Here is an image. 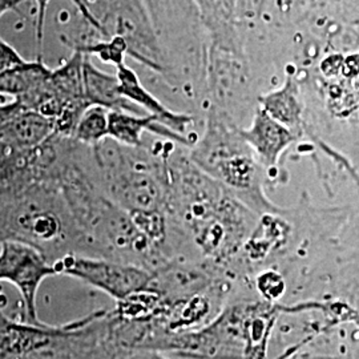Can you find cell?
Returning a JSON list of instances; mask_svg holds the SVG:
<instances>
[{
    "label": "cell",
    "instance_id": "1",
    "mask_svg": "<svg viewBox=\"0 0 359 359\" xmlns=\"http://www.w3.org/2000/svg\"><path fill=\"white\" fill-rule=\"evenodd\" d=\"M57 274L92 285L117 301L149 287L154 274L136 264L68 253L52 262Z\"/></svg>",
    "mask_w": 359,
    "mask_h": 359
},
{
    "label": "cell",
    "instance_id": "2",
    "mask_svg": "<svg viewBox=\"0 0 359 359\" xmlns=\"http://www.w3.org/2000/svg\"><path fill=\"white\" fill-rule=\"evenodd\" d=\"M57 276L46 255L34 245L19 240L0 244V283L13 285L22 297L23 322L41 325L38 318V293L43 281Z\"/></svg>",
    "mask_w": 359,
    "mask_h": 359
},
{
    "label": "cell",
    "instance_id": "3",
    "mask_svg": "<svg viewBox=\"0 0 359 359\" xmlns=\"http://www.w3.org/2000/svg\"><path fill=\"white\" fill-rule=\"evenodd\" d=\"M104 313H95L86 320L65 326H52L47 341L20 357L6 359H102V330L97 323Z\"/></svg>",
    "mask_w": 359,
    "mask_h": 359
},
{
    "label": "cell",
    "instance_id": "4",
    "mask_svg": "<svg viewBox=\"0 0 359 359\" xmlns=\"http://www.w3.org/2000/svg\"><path fill=\"white\" fill-rule=\"evenodd\" d=\"M240 135L265 168L277 167L281 154L295 140L292 129L277 121L261 107L257 109L250 127L241 129Z\"/></svg>",
    "mask_w": 359,
    "mask_h": 359
},
{
    "label": "cell",
    "instance_id": "5",
    "mask_svg": "<svg viewBox=\"0 0 359 359\" xmlns=\"http://www.w3.org/2000/svg\"><path fill=\"white\" fill-rule=\"evenodd\" d=\"M52 130L55 121L35 109L15 103L0 107V137L18 148H32L44 142Z\"/></svg>",
    "mask_w": 359,
    "mask_h": 359
},
{
    "label": "cell",
    "instance_id": "6",
    "mask_svg": "<svg viewBox=\"0 0 359 359\" xmlns=\"http://www.w3.org/2000/svg\"><path fill=\"white\" fill-rule=\"evenodd\" d=\"M116 68V76L120 83V90L128 100L149 112V115L157 116L158 120L170 130L179 135H182L185 132V128L192 121L189 116L173 114L167 109L151 92H148L142 87L137 75L124 63L117 65Z\"/></svg>",
    "mask_w": 359,
    "mask_h": 359
},
{
    "label": "cell",
    "instance_id": "7",
    "mask_svg": "<svg viewBox=\"0 0 359 359\" xmlns=\"http://www.w3.org/2000/svg\"><path fill=\"white\" fill-rule=\"evenodd\" d=\"M83 80L86 99L90 105H99L109 111H124L139 115L142 108L132 103L121 93L117 76H111L97 69L87 59V55L83 62Z\"/></svg>",
    "mask_w": 359,
    "mask_h": 359
},
{
    "label": "cell",
    "instance_id": "8",
    "mask_svg": "<svg viewBox=\"0 0 359 359\" xmlns=\"http://www.w3.org/2000/svg\"><path fill=\"white\" fill-rule=\"evenodd\" d=\"M154 132L163 135L176 142H185L187 140L173 130L167 128L158 117L154 115L142 116L124 111H109L108 115V136L116 142L139 147L142 145V136L144 132Z\"/></svg>",
    "mask_w": 359,
    "mask_h": 359
},
{
    "label": "cell",
    "instance_id": "9",
    "mask_svg": "<svg viewBox=\"0 0 359 359\" xmlns=\"http://www.w3.org/2000/svg\"><path fill=\"white\" fill-rule=\"evenodd\" d=\"M259 107L294 133L301 128L302 105L298 86L292 77L286 80L281 88L261 96Z\"/></svg>",
    "mask_w": 359,
    "mask_h": 359
},
{
    "label": "cell",
    "instance_id": "10",
    "mask_svg": "<svg viewBox=\"0 0 359 359\" xmlns=\"http://www.w3.org/2000/svg\"><path fill=\"white\" fill-rule=\"evenodd\" d=\"M117 302V316L120 320L139 323L149 321L160 311L163 306V297L152 287H147Z\"/></svg>",
    "mask_w": 359,
    "mask_h": 359
},
{
    "label": "cell",
    "instance_id": "11",
    "mask_svg": "<svg viewBox=\"0 0 359 359\" xmlns=\"http://www.w3.org/2000/svg\"><path fill=\"white\" fill-rule=\"evenodd\" d=\"M283 240H285V225L280 219L266 216L262 218L255 234L246 244L248 255L255 259H261Z\"/></svg>",
    "mask_w": 359,
    "mask_h": 359
},
{
    "label": "cell",
    "instance_id": "12",
    "mask_svg": "<svg viewBox=\"0 0 359 359\" xmlns=\"http://www.w3.org/2000/svg\"><path fill=\"white\" fill-rule=\"evenodd\" d=\"M108 115L109 109L90 105L77 121L75 136L79 142L99 144L108 136Z\"/></svg>",
    "mask_w": 359,
    "mask_h": 359
},
{
    "label": "cell",
    "instance_id": "13",
    "mask_svg": "<svg viewBox=\"0 0 359 359\" xmlns=\"http://www.w3.org/2000/svg\"><path fill=\"white\" fill-rule=\"evenodd\" d=\"M270 325L265 318L256 317L245 325V359H264L269 337Z\"/></svg>",
    "mask_w": 359,
    "mask_h": 359
},
{
    "label": "cell",
    "instance_id": "14",
    "mask_svg": "<svg viewBox=\"0 0 359 359\" xmlns=\"http://www.w3.org/2000/svg\"><path fill=\"white\" fill-rule=\"evenodd\" d=\"M50 1L51 0H35V3H36V40H38L39 47H41L43 39H44V25H46V18H47V10H48ZM71 1L75 4L77 11L83 16V19L95 31H97L103 36H108V32L105 31L102 22L95 16V13H92L87 0H71Z\"/></svg>",
    "mask_w": 359,
    "mask_h": 359
},
{
    "label": "cell",
    "instance_id": "15",
    "mask_svg": "<svg viewBox=\"0 0 359 359\" xmlns=\"http://www.w3.org/2000/svg\"><path fill=\"white\" fill-rule=\"evenodd\" d=\"M209 311V302L204 297L194 295L188 298L181 308L176 310V313L172 316L169 326L170 329H181L191 326L193 323H197L203 320Z\"/></svg>",
    "mask_w": 359,
    "mask_h": 359
},
{
    "label": "cell",
    "instance_id": "16",
    "mask_svg": "<svg viewBox=\"0 0 359 359\" xmlns=\"http://www.w3.org/2000/svg\"><path fill=\"white\" fill-rule=\"evenodd\" d=\"M76 50L86 53V55L95 53L104 62L117 67V65L124 63V55H126V52L128 51V43L123 36L116 35L114 38L109 39L108 41L96 43L92 46L77 47Z\"/></svg>",
    "mask_w": 359,
    "mask_h": 359
},
{
    "label": "cell",
    "instance_id": "17",
    "mask_svg": "<svg viewBox=\"0 0 359 359\" xmlns=\"http://www.w3.org/2000/svg\"><path fill=\"white\" fill-rule=\"evenodd\" d=\"M257 287L259 293L270 301H276L285 293V281L276 271H265L257 278Z\"/></svg>",
    "mask_w": 359,
    "mask_h": 359
},
{
    "label": "cell",
    "instance_id": "18",
    "mask_svg": "<svg viewBox=\"0 0 359 359\" xmlns=\"http://www.w3.org/2000/svg\"><path fill=\"white\" fill-rule=\"evenodd\" d=\"M26 63V60L16 52V50L0 36V74Z\"/></svg>",
    "mask_w": 359,
    "mask_h": 359
},
{
    "label": "cell",
    "instance_id": "19",
    "mask_svg": "<svg viewBox=\"0 0 359 359\" xmlns=\"http://www.w3.org/2000/svg\"><path fill=\"white\" fill-rule=\"evenodd\" d=\"M26 0H0V18L7 13H19V6Z\"/></svg>",
    "mask_w": 359,
    "mask_h": 359
}]
</instances>
